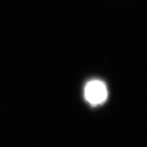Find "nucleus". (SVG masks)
<instances>
[{"instance_id": "f257e3e1", "label": "nucleus", "mask_w": 147, "mask_h": 147, "mask_svg": "<svg viewBox=\"0 0 147 147\" xmlns=\"http://www.w3.org/2000/svg\"><path fill=\"white\" fill-rule=\"evenodd\" d=\"M108 90L106 83L100 80H91L87 82L84 88V98L92 107L100 106L106 102Z\"/></svg>"}]
</instances>
